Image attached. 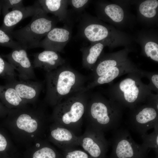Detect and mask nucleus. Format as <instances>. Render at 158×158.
I'll return each mask as SVG.
<instances>
[{"label":"nucleus","mask_w":158,"mask_h":158,"mask_svg":"<svg viewBox=\"0 0 158 158\" xmlns=\"http://www.w3.org/2000/svg\"><path fill=\"white\" fill-rule=\"evenodd\" d=\"M8 125L14 141L27 147L44 138L51 122L44 107H24L10 109Z\"/></svg>","instance_id":"f257e3e1"},{"label":"nucleus","mask_w":158,"mask_h":158,"mask_svg":"<svg viewBox=\"0 0 158 158\" xmlns=\"http://www.w3.org/2000/svg\"><path fill=\"white\" fill-rule=\"evenodd\" d=\"M86 78L65 64L45 75L46 92L45 103L54 107L78 93L85 92Z\"/></svg>","instance_id":"f03ea898"},{"label":"nucleus","mask_w":158,"mask_h":158,"mask_svg":"<svg viewBox=\"0 0 158 158\" xmlns=\"http://www.w3.org/2000/svg\"><path fill=\"white\" fill-rule=\"evenodd\" d=\"M123 108L116 102L97 93L87 102L84 118L87 125L103 132L117 128Z\"/></svg>","instance_id":"7ed1b4c3"},{"label":"nucleus","mask_w":158,"mask_h":158,"mask_svg":"<svg viewBox=\"0 0 158 158\" xmlns=\"http://www.w3.org/2000/svg\"><path fill=\"white\" fill-rule=\"evenodd\" d=\"M143 76L139 73H128L125 78L108 88L106 93L108 98L131 110L146 103L153 93L148 85L142 82Z\"/></svg>","instance_id":"20e7f679"},{"label":"nucleus","mask_w":158,"mask_h":158,"mask_svg":"<svg viewBox=\"0 0 158 158\" xmlns=\"http://www.w3.org/2000/svg\"><path fill=\"white\" fill-rule=\"evenodd\" d=\"M130 50L127 48L102 53L92 70L91 81L99 85L110 83L116 78L132 72L134 65L128 56Z\"/></svg>","instance_id":"39448f33"},{"label":"nucleus","mask_w":158,"mask_h":158,"mask_svg":"<svg viewBox=\"0 0 158 158\" xmlns=\"http://www.w3.org/2000/svg\"><path fill=\"white\" fill-rule=\"evenodd\" d=\"M86 92L78 93L64 99L54 107L50 116L51 122H55L79 133L83 124L88 96Z\"/></svg>","instance_id":"423d86ee"},{"label":"nucleus","mask_w":158,"mask_h":158,"mask_svg":"<svg viewBox=\"0 0 158 158\" xmlns=\"http://www.w3.org/2000/svg\"><path fill=\"white\" fill-rule=\"evenodd\" d=\"M59 21L55 17L49 16L41 7L29 24L8 34L27 50L37 48L42 38L56 27Z\"/></svg>","instance_id":"0eeeda50"},{"label":"nucleus","mask_w":158,"mask_h":158,"mask_svg":"<svg viewBox=\"0 0 158 158\" xmlns=\"http://www.w3.org/2000/svg\"><path fill=\"white\" fill-rule=\"evenodd\" d=\"M113 131L110 158H148L149 149L142 144L135 142L127 130L117 128Z\"/></svg>","instance_id":"6e6552de"},{"label":"nucleus","mask_w":158,"mask_h":158,"mask_svg":"<svg viewBox=\"0 0 158 158\" xmlns=\"http://www.w3.org/2000/svg\"><path fill=\"white\" fill-rule=\"evenodd\" d=\"M80 31L82 36L91 44L102 42L111 47L119 41V36L110 28L87 15L83 17Z\"/></svg>","instance_id":"1a4fd4ad"},{"label":"nucleus","mask_w":158,"mask_h":158,"mask_svg":"<svg viewBox=\"0 0 158 158\" xmlns=\"http://www.w3.org/2000/svg\"><path fill=\"white\" fill-rule=\"evenodd\" d=\"M79 145L93 158H105L109 142L104 132L87 125L84 133L79 136Z\"/></svg>","instance_id":"9d476101"},{"label":"nucleus","mask_w":158,"mask_h":158,"mask_svg":"<svg viewBox=\"0 0 158 158\" xmlns=\"http://www.w3.org/2000/svg\"><path fill=\"white\" fill-rule=\"evenodd\" d=\"M131 111L130 127L141 136L158 124V109L151 105L146 103L140 105Z\"/></svg>","instance_id":"9b49d317"},{"label":"nucleus","mask_w":158,"mask_h":158,"mask_svg":"<svg viewBox=\"0 0 158 158\" xmlns=\"http://www.w3.org/2000/svg\"><path fill=\"white\" fill-rule=\"evenodd\" d=\"M27 50L21 46L13 49L8 54L1 55L18 72L20 80H30L36 78L34 68L28 56Z\"/></svg>","instance_id":"f8f14e48"},{"label":"nucleus","mask_w":158,"mask_h":158,"mask_svg":"<svg viewBox=\"0 0 158 158\" xmlns=\"http://www.w3.org/2000/svg\"><path fill=\"white\" fill-rule=\"evenodd\" d=\"M48 131L47 140L62 151L76 148L79 145V136L61 125L51 122Z\"/></svg>","instance_id":"ddd939ff"},{"label":"nucleus","mask_w":158,"mask_h":158,"mask_svg":"<svg viewBox=\"0 0 158 158\" xmlns=\"http://www.w3.org/2000/svg\"><path fill=\"white\" fill-rule=\"evenodd\" d=\"M71 29L66 25L63 27H55L41 40L37 48L41 47L44 50L58 52H63L71 39Z\"/></svg>","instance_id":"4468645a"},{"label":"nucleus","mask_w":158,"mask_h":158,"mask_svg":"<svg viewBox=\"0 0 158 158\" xmlns=\"http://www.w3.org/2000/svg\"><path fill=\"white\" fill-rule=\"evenodd\" d=\"M41 8L37 0L32 5L24 6L10 11L4 16L3 23L0 29L9 34L20 21L28 17L33 16Z\"/></svg>","instance_id":"2eb2a0df"},{"label":"nucleus","mask_w":158,"mask_h":158,"mask_svg":"<svg viewBox=\"0 0 158 158\" xmlns=\"http://www.w3.org/2000/svg\"><path fill=\"white\" fill-rule=\"evenodd\" d=\"M13 87L20 97L28 104H35L42 88V84L38 81H18L16 79L6 81Z\"/></svg>","instance_id":"dca6fc26"},{"label":"nucleus","mask_w":158,"mask_h":158,"mask_svg":"<svg viewBox=\"0 0 158 158\" xmlns=\"http://www.w3.org/2000/svg\"><path fill=\"white\" fill-rule=\"evenodd\" d=\"M33 56V68L42 69L46 72L54 70L66 63V60L58 52L52 50H44Z\"/></svg>","instance_id":"f3484780"},{"label":"nucleus","mask_w":158,"mask_h":158,"mask_svg":"<svg viewBox=\"0 0 158 158\" xmlns=\"http://www.w3.org/2000/svg\"><path fill=\"white\" fill-rule=\"evenodd\" d=\"M27 148L28 158H63L47 139H40Z\"/></svg>","instance_id":"a211bd4d"},{"label":"nucleus","mask_w":158,"mask_h":158,"mask_svg":"<svg viewBox=\"0 0 158 158\" xmlns=\"http://www.w3.org/2000/svg\"><path fill=\"white\" fill-rule=\"evenodd\" d=\"M39 3L47 14H53L59 21L64 23L69 21V14L67 10L68 0H39Z\"/></svg>","instance_id":"6ab92c4d"},{"label":"nucleus","mask_w":158,"mask_h":158,"mask_svg":"<svg viewBox=\"0 0 158 158\" xmlns=\"http://www.w3.org/2000/svg\"><path fill=\"white\" fill-rule=\"evenodd\" d=\"M106 46L103 43L97 42L91 44L89 46L81 49L83 67L92 71Z\"/></svg>","instance_id":"aec40b11"},{"label":"nucleus","mask_w":158,"mask_h":158,"mask_svg":"<svg viewBox=\"0 0 158 158\" xmlns=\"http://www.w3.org/2000/svg\"><path fill=\"white\" fill-rule=\"evenodd\" d=\"M0 99L10 109L29 104L20 97L14 88L6 84L0 85Z\"/></svg>","instance_id":"412c9836"},{"label":"nucleus","mask_w":158,"mask_h":158,"mask_svg":"<svg viewBox=\"0 0 158 158\" xmlns=\"http://www.w3.org/2000/svg\"><path fill=\"white\" fill-rule=\"evenodd\" d=\"M100 8L103 14L115 22H121L124 19V11L118 5L115 4L102 5Z\"/></svg>","instance_id":"4be33fe9"},{"label":"nucleus","mask_w":158,"mask_h":158,"mask_svg":"<svg viewBox=\"0 0 158 158\" xmlns=\"http://www.w3.org/2000/svg\"><path fill=\"white\" fill-rule=\"evenodd\" d=\"M154 129L151 133H146L141 136L143 145L148 149L153 150L157 155H158V124L156 125Z\"/></svg>","instance_id":"5701e85b"},{"label":"nucleus","mask_w":158,"mask_h":158,"mask_svg":"<svg viewBox=\"0 0 158 158\" xmlns=\"http://www.w3.org/2000/svg\"><path fill=\"white\" fill-rule=\"evenodd\" d=\"M158 6V0H147L140 4L139 10L140 14L145 17L152 18L156 15Z\"/></svg>","instance_id":"b1692460"},{"label":"nucleus","mask_w":158,"mask_h":158,"mask_svg":"<svg viewBox=\"0 0 158 158\" xmlns=\"http://www.w3.org/2000/svg\"><path fill=\"white\" fill-rule=\"evenodd\" d=\"M16 76L13 68L0 55V76L7 81L16 79Z\"/></svg>","instance_id":"393cba45"},{"label":"nucleus","mask_w":158,"mask_h":158,"mask_svg":"<svg viewBox=\"0 0 158 158\" xmlns=\"http://www.w3.org/2000/svg\"><path fill=\"white\" fill-rule=\"evenodd\" d=\"M145 55L152 60L158 62V44L153 41H149L144 47Z\"/></svg>","instance_id":"a878e982"},{"label":"nucleus","mask_w":158,"mask_h":158,"mask_svg":"<svg viewBox=\"0 0 158 158\" xmlns=\"http://www.w3.org/2000/svg\"><path fill=\"white\" fill-rule=\"evenodd\" d=\"M0 45L13 49L21 47L9 34L0 29Z\"/></svg>","instance_id":"bb28decb"},{"label":"nucleus","mask_w":158,"mask_h":158,"mask_svg":"<svg viewBox=\"0 0 158 158\" xmlns=\"http://www.w3.org/2000/svg\"><path fill=\"white\" fill-rule=\"evenodd\" d=\"M23 1L22 0H2V11L4 16L10 11V9H12V10L24 6Z\"/></svg>","instance_id":"cd10ccee"},{"label":"nucleus","mask_w":158,"mask_h":158,"mask_svg":"<svg viewBox=\"0 0 158 158\" xmlns=\"http://www.w3.org/2000/svg\"><path fill=\"white\" fill-rule=\"evenodd\" d=\"M63 158H93L88 153L76 148L62 151Z\"/></svg>","instance_id":"c85d7f7f"},{"label":"nucleus","mask_w":158,"mask_h":158,"mask_svg":"<svg viewBox=\"0 0 158 158\" xmlns=\"http://www.w3.org/2000/svg\"><path fill=\"white\" fill-rule=\"evenodd\" d=\"M144 76L148 79L150 81L148 85L150 90L158 93V73L157 72L145 71Z\"/></svg>","instance_id":"c756f323"},{"label":"nucleus","mask_w":158,"mask_h":158,"mask_svg":"<svg viewBox=\"0 0 158 158\" xmlns=\"http://www.w3.org/2000/svg\"><path fill=\"white\" fill-rule=\"evenodd\" d=\"M15 148L13 142L0 133V152H4L9 149L14 150Z\"/></svg>","instance_id":"7c9ffc66"},{"label":"nucleus","mask_w":158,"mask_h":158,"mask_svg":"<svg viewBox=\"0 0 158 158\" xmlns=\"http://www.w3.org/2000/svg\"><path fill=\"white\" fill-rule=\"evenodd\" d=\"M90 1L88 0H68V3L75 10L79 11L84 9Z\"/></svg>","instance_id":"2f4dec72"},{"label":"nucleus","mask_w":158,"mask_h":158,"mask_svg":"<svg viewBox=\"0 0 158 158\" xmlns=\"http://www.w3.org/2000/svg\"><path fill=\"white\" fill-rule=\"evenodd\" d=\"M10 109L4 107L0 102V114H8Z\"/></svg>","instance_id":"473e14b6"},{"label":"nucleus","mask_w":158,"mask_h":158,"mask_svg":"<svg viewBox=\"0 0 158 158\" xmlns=\"http://www.w3.org/2000/svg\"><path fill=\"white\" fill-rule=\"evenodd\" d=\"M2 0H0V16L1 14L2 11Z\"/></svg>","instance_id":"72a5a7b5"},{"label":"nucleus","mask_w":158,"mask_h":158,"mask_svg":"<svg viewBox=\"0 0 158 158\" xmlns=\"http://www.w3.org/2000/svg\"><path fill=\"white\" fill-rule=\"evenodd\" d=\"M154 158H158V155H156V156Z\"/></svg>","instance_id":"f704fd0d"}]
</instances>
